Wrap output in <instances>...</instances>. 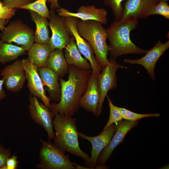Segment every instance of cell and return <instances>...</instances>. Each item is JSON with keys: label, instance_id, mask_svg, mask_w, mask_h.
Segmentation results:
<instances>
[{"label": "cell", "instance_id": "ba28073f", "mask_svg": "<svg viewBox=\"0 0 169 169\" xmlns=\"http://www.w3.org/2000/svg\"><path fill=\"white\" fill-rule=\"evenodd\" d=\"M109 63L103 68L98 78L100 98L97 106V116L101 115L103 102L108 92L117 86L116 73L120 68H126L116 62L115 60L108 59Z\"/></svg>", "mask_w": 169, "mask_h": 169}, {"label": "cell", "instance_id": "d590c367", "mask_svg": "<svg viewBox=\"0 0 169 169\" xmlns=\"http://www.w3.org/2000/svg\"><path fill=\"white\" fill-rule=\"evenodd\" d=\"M8 21L6 19L0 18V30L3 31L5 27V25Z\"/></svg>", "mask_w": 169, "mask_h": 169}, {"label": "cell", "instance_id": "4316f807", "mask_svg": "<svg viewBox=\"0 0 169 169\" xmlns=\"http://www.w3.org/2000/svg\"><path fill=\"white\" fill-rule=\"evenodd\" d=\"M124 0H104V4L111 9L115 21L120 20L122 18L123 7L122 3Z\"/></svg>", "mask_w": 169, "mask_h": 169}, {"label": "cell", "instance_id": "9c48e42d", "mask_svg": "<svg viewBox=\"0 0 169 169\" xmlns=\"http://www.w3.org/2000/svg\"><path fill=\"white\" fill-rule=\"evenodd\" d=\"M29 100L28 108L31 118L45 129L48 135V141L54 140L55 133L53 130V117L49 108L39 101L37 97L32 95H29Z\"/></svg>", "mask_w": 169, "mask_h": 169}, {"label": "cell", "instance_id": "d4e9b609", "mask_svg": "<svg viewBox=\"0 0 169 169\" xmlns=\"http://www.w3.org/2000/svg\"><path fill=\"white\" fill-rule=\"evenodd\" d=\"M48 0H36L31 3L21 7L18 8L27 9L33 11L49 19V11L46 5Z\"/></svg>", "mask_w": 169, "mask_h": 169}, {"label": "cell", "instance_id": "603a6c76", "mask_svg": "<svg viewBox=\"0 0 169 169\" xmlns=\"http://www.w3.org/2000/svg\"><path fill=\"white\" fill-rule=\"evenodd\" d=\"M46 67L53 71L60 77L68 72L69 66L63 49H56L50 53L47 61Z\"/></svg>", "mask_w": 169, "mask_h": 169}, {"label": "cell", "instance_id": "1f68e13d", "mask_svg": "<svg viewBox=\"0 0 169 169\" xmlns=\"http://www.w3.org/2000/svg\"><path fill=\"white\" fill-rule=\"evenodd\" d=\"M17 11L16 8H11L4 6L0 9V18L4 19L8 21L14 16Z\"/></svg>", "mask_w": 169, "mask_h": 169}, {"label": "cell", "instance_id": "4dcf8cb0", "mask_svg": "<svg viewBox=\"0 0 169 169\" xmlns=\"http://www.w3.org/2000/svg\"><path fill=\"white\" fill-rule=\"evenodd\" d=\"M11 156V149L6 148L0 143V169H3L7 159Z\"/></svg>", "mask_w": 169, "mask_h": 169}, {"label": "cell", "instance_id": "277c9868", "mask_svg": "<svg viewBox=\"0 0 169 169\" xmlns=\"http://www.w3.org/2000/svg\"><path fill=\"white\" fill-rule=\"evenodd\" d=\"M76 26L79 35L90 45L97 62L103 68L109 63L107 55L110 49L106 43V29L102 23L93 20L78 19Z\"/></svg>", "mask_w": 169, "mask_h": 169}, {"label": "cell", "instance_id": "2e32d148", "mask_svg": "<svg viewBox=\"0 0 169 169\" xmlns=\"http://www.w3.org/2000/svg\"><path fill=\"white\" fill-rule=\"evenodd\" d=\"M55 11L59 16L63 17H74L83 21L95 20L103 24H106L108 21L107 10L103 8H96L94 5H81L75 13L61 7Z\"/></svg>", "mask_w": 169, "mask_h": 169}, {"label": "cell", "instance_id": "9a60e30c", "mask_svg": "<svg viewBox=\"0 0 169 169\" xmlns=\"http://www.w3.org/2000/svg\"><path fill=\"white\" fill-rule=\"evenodd\" d=\"M169 48V41L163 43L158 40L154 47L148 50L145 55L142 58L136 59H125L123 62L131 64H137L143 66L152 80H154L156 76L155 68L160 58Z\"/></svg>", "mask_w": 169, "mask_h": 169}, {"label": "cell", "instance_id": "484cf974", "mask_svg": "<svg viewBox=\"0 0 169 169\" xmlns=\"http://www.w3.org/2000/svg\"><path fill=\"white\" fill-rule=\"evenodd\" d=\"M121 113L123 118L125 120L136 121L142 118L147 117H159L160 114L159 113L141 114L132 112L124 108L117 106Z\"/></svg>", "mask_w": 169, "mask_h": 169}, {"label": "cell", "instance_id": "8fae6325", "mask_svg": "<svg viewBox=\"0 0 169 169\" xmlns=\"http://www.w3.org/2000/svg\"><path fill=\"white\" fill-rule=\"evenodd\" d=\"M49 26L52 32L49 45L54 50L63 49L69 41L71 36L66 28L64 17L59 16L55 10L49 11Z\"/></svg>", "mask_w": 169, "mask_h": 169}, {"label": "cell", "instance_id": "d6a6232c", "mask_svg": "<svg viewBox=\"0 0 169 169\" xmlns=\"http://www.w3.org/2000/svg\"><path fill=\"white\" fill-rule=\"evenodd\" d=\"M18 162L17 157L15 155H13L7 159L3 169H16Z\"/></svg>", "mask_w": 169, "mask_h": 169}, {"label": "cell", "instance_id": "836d02e7", "mask_svg": "<svg viewBox=\"0 0 169 169\" xmlns=\"http://www.w3.org/2000/svg\"><path fill=\"white\" fill-rule=\"evenodd\" d=\"M59 0H48L47 2L50 3V10H55L61 8L59 4Z\"/></svg>", "mask_w": 169, "mask_h": 169}, {"label": "cell", "instance_id": "f546056e", "mask_svg": "<svg viewBox=\"0 0 169 169\" xmlns=\"http://www.w3.org/2000/svg\"><path fill=\"white\" fill-rule=\"evenodd\" d=\"M36 0H3L2 3L3 6L9 8H18L31 3Z\"/></svg>", "mask_w": 169, "mask_h": 169}, {"label": "cell", "instance_id": "7402d4cb", "mask_svg": "<svg viewBox=\"0 0 169 169\" xmlns=\"http://www.w3.org/2000/svg\"><path fill=\"white\" fill-rule=\"evenodd\" d=\"M29 12L36 26L34 32V42L40 44L49 45L51 36L48 19L33 11L29 10Z\"/></svg>", "mask_w": 169, "mask_h": 169}, {"label": "cell", "instance_id": "3957f363", "mask_svg": "<svg viewBox=\"0 0 169 169\" xmlns=\"http://www.w3.org/2000/svg\"><path fill=\"white\" fill-rule=\"evenodd\" d=\"M53 118L54 145L64 151L83 159L85 163L88 162L90 158L88 155L79 146L76 119L59 113L55 114Z\"/></svg>", "mask_w": 169, "mask_h": 169}, {"label": "cell", "instance_id": "cb8c5ba5", "mask_svg": "<svg viewBox=\"0 0 169 169\" xmlns=\"http://www.w3.org/2000/svg\"><path fill=\"white\" fill-rule=\"evenodd\" d=\"M26 51L22 47L0 40V64H4L17 59Z\"/></svg>", "mask_w": 169, "mask_h": 169}, {"label": "cell", "instance_id": "4fadbf2b", "mask_svg": "<svg viewBox=\"0 0 169 169\" xmlns=\"http://www.w3.org/2000/svg\"><path fill=\"white\" fill-rule=\"evenodd\" d=\"M0 75L8 90L19 92L23 88L26 79L22 60H17L6 66L1 70Z\"/></svg>", "mask_w": 169, "mask_h": 169}, {"label": "cell", "instance_id": "7a4b0ae2", "mask_svg": "<svg viewBox=\"0 0 169 169\" xmlns=\"http://www.w3.org/2000/svg\"><path fill=\"white\" fill-rule=\"evenodd\" d=\"M138 24V21L132 18L114 21L106 29L109 44L110 59L115 60L121 55L130 54H143L147 50L136 45L130 38L131 31Z\"/></svg>", "mask_w": 169, "mask_h": 169}, {"label": "cell", "instance_id": "83f0119b", "mask_svg": "<svg viewBox=\"0 0 169 169\" xmlns=\"http://www.w3.org/2000/svg\"><path fill=\"white\" fill-rule=\"evenodd\" d=\"M106 97L107 98L110 109V114L109 120L103 129L107 128L108 126L113 123L117 122L123 118L122 116L117 108V106L113 105L112 101L107 95Z\"/></svg>", "mask_w": 169, "mask_h": 169}, {"label": "cell", "instance_id": "5bb4252c", "mask_svg": "<svg viewBox=\"0 0 169 169\" xmlns=\"http://www.w3.org/2000/svg\"><path fill=\"white\" fill-rule=\"evenodd\" d=\"M22 60L30 95L38 98L49 108L51 106L50 99L46 95L38 68L32 64L28 58L23 59Z\"/></svg>", "mask_w": 169, "mask_h": 169}, {"label": "cell", "instance_id": "30bf717a", "mask_svg": "<svg viewBox=\"0 0 169 169\" xmlns=\"http://www.w3.org/2000/svg\"><path fill=\"white\" fill-rule=\"evenodd\" d=\"M116 128L117 125L115 123H113L106 129H103L100 135L95 136H89L82 133H78V136L80 138L88 141L92 146L91 156L88 162L85 163V165L89 169L96 167L100 154L111 140Z\"/></svg>", "mask_w": 169, "mask_h": 169}, {"label": "cell", "instance_id": "8992f818", "mask_svg": "<svg viewBox=\"0 0 169 169\" xmlns=\"http://www.w3.org/2000/svg\"><path fill=\"white\" fill-rule=\"evenodd\" d=\"M34 32L29 26L18 19L5 27L0 34V39L6 43H14L28 51L34 42Z\"/></svg>", "mask_w": 169, "mask_h": 169}, {"label": "cell", "instance_id": "e575fe53", "mask_svg": "<svg viewBox=\"0 0 169 169\" xmlns=\"http://www.w3.org/2000/svg\"><path fill=\"white\" fill-rule=\"evenodd\" d=\"M3 80L0 79V102L6 97V94L3 90Z\"/></svg>", "mask_w": 169, "mask_h": 169}, {"label": "cell", "instance_id": "8d00e7d4", "mask_svg": "<svg viewBox=\"0 0 169 169\" xmlns=\"http://www.w3.org/2000/svg\"><path fill=\"white\" fill-rule=\"evenodd\" d=\"M2 2L0 1V9H2L3 7Z\"/></svg>", "mask_w": 169, "mask_h": 169}, {"label": "cell", "instance_id": "74e56055", "mask_svg": "<svg viewBox=\"0 0 169 169\" xmlns=\"http://www.w3.org/2000/svg\"><path fill=\"white\" fill-rule=\"evenodd\" d=\"M160 1H162L167 2L168 0H159Z\"/></svg>", "mask_w": 169, "mask_h": 169}, {"label": "cell", "instance_id": "ffe728a7", "mask_svg": "<svg viewBox=\"0 0 169 169\" xmlns=\"http://www.w3.org/2000/svg\"><path fill=\"white\" fill-rule=\"evenodd\" d=\"M64 49V55L68 65H73L83 70L91 69L90 63L81 56L73 37L71 36Z\"/></svg>", "mask_w": 169, "mask_h": 169}, {"label": "cell", "instance_id": "e0dca14e", "mask_svg": "<svg viewBox=\"0 0 169 169\" xmlns=\"http://www.w3.org/2000/svg\"><path fill=\"white\" fill-rule=\"evenodd\" d=\"M159 0H126L121 19L132 18L138 21L149 17V14Z\"/></svg>", "mask_w": 169, "mask_h": 169}, {"label": "cell", "instance_id": "7c38bea8", "mask_svg": "<svg viewBox=\"0 0 169 169\" xmlns=\"http://www.w3.org/2000/svg\"><path fill=\"white\" fill-rule=\"evenodd\" d=\"M138 121L125 120L117 122L115 135L100 154L98 157L96 168H105V164L109 158L116 147L123 140L128 132L138 123Z\"/></svg>", "mask_w": 169, "mask_h": 169}, {"label": "cell", "instance_id": "52a82bcc", "mask_svg": "<svg viewBox=\"0 0 169 169\" xmlns=\"http://www.w3.org/2000/svg\"><path fill=\"white\" fill-rule=\"evenodd\" d=\"M78 19L74 17H64L66 28L70 35L74 38L81 54L89 61L92 71L97 78L103 68L97 62L90 45L79 35L76 26Z\"/></svg>", "mask_w": 169, "mask_h": 169}, {"label": "cell", "instance_id": "44dd1931", "mask_svg": "<svg viewBox=\"0 0 169 169\" xmlns=\"http://www.w3.org/2000/svg\"><path fill=\"white\" fill-rule=\"evenodd\" d=\"M53 51L49 45L35 43L28 51L27 58L38 69L46 67L49 56Z\"/></svg>", "mask_w": 169, "mask_h": 169}, {"label": "cell", "instance_id": "6da1fadb", "mask_svg": "<svg viewBox=\"0 0 169 169\" xmlns=\"http://www.w3.org/2000/svg\"><path fill=\"white\" fill-rule=\"evenodd\" d=\"M91 71L69 65L68 80L59 78L60 101L52 103L49 108L53 117L57 113L72 116L77 111L79 107V100L87 88Z\"/></svg>", "mask_w": 169, "mask_h": 169}, {"label": "cell", "instance_id": "5b68a950", "mask_svg": "<svg viewBox=\"0 0 169 169\" xmlns=\"http://www.w3.org/2000/svg\"><path fill=\"white\" fill-rule=\"evenodd\" d=\"M41 143L39 157V162L36 166L42 169H75L65 152L57 147L51 141L40 139Z\"/></svg>", "mask_w": 169, "mask_h": 169}, {"label": "cell", "instance_id": "f1b7e54d", "mask_svg": "<svg viewBox=\"0 0 169 169\" xmlns=\"http://www.w3.org/2000/svg\"><path fill=\"white\" fill-rule=\"evenodd\" d=\"M154 15L162 16L167 19H169V6L167 2L160 1L151 9L148 16Z\"/></svg>", "mask_w": 169, "mask_h": 169}, {"label": "cell", "instance_id": "ac0fdd59", "mask_svg": "<svg viewBox=\"0 0 169 169\" xmlns=\"http://www.w3.org/2000/svg\"><path fill=\"white\" fill-rule=\"evenodd\" d=\"M100 98L97 78L91 71L84 93L79 101V106L97 116Z\"/></svg>", "mask_w": 169, "mask_h": 169}, {"label": "cell", "instance_id": "d6986e66", "mask_svg": "<svg viewBox=\"0 0 169 169\" xmlns=\"http://www.w3.org/2000/svg\"><path fill=\"white\" fill-rule=\"evenodd\" d=\"M38 70L43 85L47 88L50 98L58 103L61 93L60 83L58 82L59 76L47 67L38 69Z\"/></svg>", "mask_w": 169, "mask_h": 169}]
</instances>
